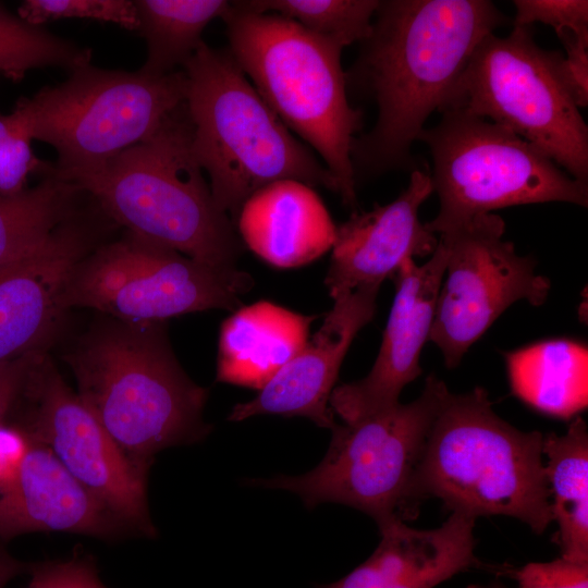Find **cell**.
I'll list each match as a JSON object with an SVG mask.
<instances>
[{"instance_id": "1", "label": "cell", "mask_w": 588, "mask_h": 588, "mask_svg": "<svg viewBox=\"0 0 588 588\" xmlns=\"http://www.w3.org/2000/svg\"><path fill=\"white\" fill-rule=\"evenodd\" d=\"M369 36L345 72L347 90L371 98L375 126L356 137L355 181L416 170L411 147L441 111L477 45L509 19L488 0L380 1Z\"/></svg>"}, {"instance_id": "2", "label": "cell", "mask_w": 588, "mask_h": 588, "mask_svg": "<svg viewBox=\"0 0 588 588\" xmlns=\"http://www.w3.org/2000/svg\"><path fill=\"white\" fill-rule=\"evenodd\" d=\"M64 360L79 399L120 449L145 469L158 452L198 442L210 432L203 419L208 390L180 366L164 321H105L87 332Z\"/></svg>"}, {"instance_id": "3", "label": "cell", "mask_w": 588, "mask_h": 588, "mask_svg": "<svg viewBox=\"0 0 588 588\" xmlns=\"http://www.w3.org/2000/svg\"><path fill=\"white\" fill-rule=\"evenodd\" d=\"M192 135L184 102L148 137L70 182L127 233L211 268L234 269L242 242L213 199Z\"/></svg>"}, {"instance_id": "4", "label": "cell", "mask_w": 588, "mask_h": 588, "mask_svg": "<svg viewBox=\"0 0 588 588\" xmlns=\"http://www.w3.org/2000/svg\"><path fill=\"white\" fill-rule=\"evenodd\" d=\"M542 442L541 432L498 416L483 388L448 391L417 469L415 497L419 503L438 498L474 518L514 517L540 535L553 522Z\"/></svg>"}, {"instance_id": "5", "label": "cell", "mask_w": 588, "mask_h": 588, "mask_svg": "<svg viewBox=\"0 0 588 588\" xmlns=\"http://www.w3.org/2000/svg\"><path fill=\"white\" fill-rule=\"evenodd\" d=\"M222 20L236 64L282 123L321 157L335 193L355 209L351 151L363 112L348 101L344 47L280 15L248 11L238 1H231Z\"/></svg>"}, {"instance_id": "6", "label": "cell", "mask_w": 588, "mask_h": 588, "mask_svg": "<svg viewBox=\"0 0 588 588\" xmlns=\"http://www.w3.org/2000/svg\"><path fill=\"white\" fill-rule=\"evenodd\" d=\"M183 68L193 154L222 211L235 220L253 193L279 180L335 193L324 164L269 108L228 49L203 41Z\"/></svg>"}, {"instance_id": "7", "label": "cell", "mask_w": 588, "mask_h": 588, "mask_svg": "<svg viewBox=\"0 0 588 588\" xmlns=\"http://www.w3.org/2000/svg\"><path fill=\"white\" fill-rule=\"evenodd\" d=\"M448 391L431 373L413 402L335 424L327 454L310 471L249 482L294 492L310 509L326 502L352 506L371 516L378 526L415 519L420 505L414 493L415 477Z\"/></svg>"}, {"instance_id": "8", "label": "cell", "mask_w": 588, "mask_h": 588, "mask_svg": "<svg viewBox=\"0 0 588 588\" xmlns=\"http://www.w3.org/2000/svg\"><path fill=\"white\" fill-rule=\"evenodd\" d=\"M71 72L13 110L32 139L54 148L53 171L66 181L148 137L186 99L184 71L151 76L88 64Z\"/></svg>"}, {"instance_id": "9", "label": "cell", "mask_w": 588, "mask_h": 588, "mask_svg": "<svg viewBox=\"0 0 588 588\" xmlns=\"http://www.w3.org/2000/svg\"><path fill=\"white\" fill-rule=\"evenodd\" d=\"M564 56L539 47L531 26L486 36L440 111L464 110L530 143L588 183V126L564 75Z\"/></svg>"}, {"instance_id": "10", "label": "cell", "mask_w": 588, "mask_h": 588, "mask_svg": "<svg viewBox=\"0 0 588 588\" xmlns=\"http://www.w3.org/2000/svg\"><path fill=\"white\" fill-rule=\"evenodd\" d=\"M441 114L417 137L432 157L430 176L440 200L438 216L425 223L430 232L442 234L511 206L564 201L587 207L588 183L511 130L460 109Z\"/></svg>"}, {"instance_id": "11", "label": "cell", "mask_w": 588, "mask_h": 588, "mask_svg": "<svg viewBox=\"0 0 588 588\" xmlns=\"http://www.w3.org/2000/svg\"><path fill=\"white\" fill-rule=\"evenodd\" d=\"M254 282L131 233L99 244L70 271L60 301L126 322H157L210 309L236 310Z\"/></svg>"}, {"instance_id": "12", "label": "cell", "mask_w": 588, "mask_h": 588, "mask_svg": "<svg viewBox=\"0 0 588 588\" xmlns=\"http://www.w3.org/2000/svg\"><path fill=\"white\" fill-rule=\"evenodd\" d=\"M505 223L481 213L440 234L446 253L445 281L436 303L429 333L448 368L456 367L468 348L512 304L525 299L540 306L550 281L536 273V261L519 256L504 241Z\"/></svg>"}, {"instance_id": "13", "label": "cell", "mask_w": 588, "mask_h": 588, "mask_svg": "<svg viewBox=\"0 0 588 588\" xmlns=\"http://www.w3.org/2000/svg\"><path fill=\"white\" fill-rule=\"evenodd\" d=\"M23 393L33 404L26 426L21 427L28 437L47 446L130 531L154 538L148 469L120 449L46 354L33 368Z\"/></svg>"}, {"instance_id": "14", "label": "cell", "mask_w": 588, "mask_h": 588, "mask_svg": "<svg viewBox=\"0 0 588 588\" xmlns=\"http://www.w3.org/2000/svg\"><path fill=\"white\" fill-rule=\"evenodd\" d=\"M445 264V249L438 242L427 262L417 266L409 259L393 275L395 296L371 370L331 393L330 407L344 422L396 406L404 387L420 376V353L429 340Z\"/></svg>"}, {"instance_id": "15", "label": "cell", "mask_w": 588, "mask_h": 588, "mask_svg": "<svg viewBox=\"0 0 588 588\" xmlns=\"http://www.w3.org/2000/svg\"><path fill=\"white\" fill-rule=\"evenodd\" d=\"M379 287L355 290L334 301L321 327L250 401L238 403L231 421L273 414L302 416L332 429L334 414L329 401L342 362L356 334L375 316Z\"/></svg>"}, {"instance_id": "16", "label": "cell", "mask_w": 588, "mask_h": 588, "mask_svg": "<svg viewBox=\"0 0 588 588\" xmlns=\"http://www.w3.org/2000/svg\"><path fill=\"white\" fill-rule=\"evenodd\" d=\"M432 192L430 174L416 169L396 199L369 211H355L336 226L324 279L333 299L358 289H380L405 261L432 255L439 238L418 216Z\"/></svg>"}, {"instance_id": "17", "label": "cell", "mask_w": 588, "mask_h": 588, "mask_svg": "<svg viewBox=\"0 0 588 588\" xmlns=\"http://www.w3.org/2000/svg\"><path fill=\"white\" fill-rule=\"evenodd\" d=\"M97 235L94 222L78 213L38 253L0 268V363L42 351L65 310V280L98 246Z\"/></svg>"}, {"instance_id": "18", "label": "cell", "mask_w": 588, "mask_h": 588, "mask_svg": "<svg viewBox=\"0 0 588 588\" xmlns=\"http://www.w3.org/2000/svg\"><path fill=\"white\" fill-rule=\"evenodd\" d=\"M35 531L110 540L130 529L47 446L34 442L16 477L0 487V539Z\"/></svg>"}, {"instance_id": "19", "label": "cell", "mask_w": 588, "mask_h": 588, "mask_svg": "<svg viewBox=\"0 0 588 588\" xmlns=\"http://www.w3.org/2000/svg\"><path fill=\"white\" fill-rule=\"evenodd\" d=\"M475 520L452 512L434 529H415L400 520L383 524L375 552L343 578L320 588H434L480 566Z\"/></svg>"}, {"instance_id": "20", "label": "cell", "mask_w": 588, "mask_h": 588, "mask_svg": "<svg viewBox=\"0 0 588 588\" xmlns=\"http://www.w3.org/2000/svg\"><path fill=\"white\" fill-rule=\"evenodd\" d=\"M234 221L241 242L277 268L316 260L332 248L336 232L315 189L296 180L259 188L243 203Z\"/></svg>"}, {"instance_id": "21", "label": "cell", "mask_w": 588, "mask_h": 588, "mask_svg": "<svg viewBox=\"0 0 588 588\" xmlns=\"http://www.w3.org/2000/svg\"><path fill=\"white\" fill-rule=\"evenodd\" d=\"M315 318L268 301L236 309L221 324L217 381L260 390L306 345Z\"/></svg>"}, {"instance_id": "22", "label": "cell", "mask_w": 588, "mask_h": 588, "mask_svg": "<svg viewBox=\"0 0 588 588\" xmlns=\"http://www.w3.org/2000/svg\"><path fill=\"white\" fill-rule=\"evenodd\" d=\"M512 392L538 412L569 419L588 405V350L552 339L504 354Z\"/></svg>"}, {"instance_id": "23", "label": "cell", "mask_w": 588, "mask_h": 588, "mask_svg": "<svg viewBox=\"0 0 588 588\" xmlns=\"http://www.w3.org/2000/svg\"><path fill=\"white\" fill-rule=\"evenodd\" d=\"M542 454L551 493L553 541L561 556L588 562V430L577 416L564 434L543 436Z\"/></svg>"}, {"instance_id": "24", "label": "cell", "mask_w": 588, "mask_h": 588, "mask_svg": "<svg viewBox=\"0 0 588 588\" xmlns=\"http://www.w3.org/2000/svg\"><path fill=\"white\" fill-rule=\"evenodd\" d=\"M44 179L32 188L0 194V268L35 255L58 229L78 213L86 193L61 179L48 164Z\"/></svg>"}, {"instance_id": "25", "label": "cell", "mask_w": 588, "mask_h": 588, "mask_svg": "<svg viewBox=\"0 0 588 588\" xmlns=\"http://www.w3.org/2000/svg\"><path fill=\"white\" fill-rule=\"evenodd\" d=\"M138 29L147 59L139 69L151 76L174 72L198 49L205 27L229 11L226 0H136Z\"/></svg>"}, {"instance_id": "26", "label": "cell", "mask_w": 588, "mask_h": 588, "mask_svg": "<svg viewBox=\"0 0 588 588\" xmlns=\"http://www.w3.org/2000/svg\"><path fill=\"white\" fill-rule=\"evenodd\" d=\"M379 0H247L246 10L272 13L297 23L307 32L346 47L365 40Z\"/></svg>"}, {"instance_id": "27", "label": "cell", "mask_w": 588, "mask_h": 588, "mask_svg": "<svg viewBox=\"0 0 588 588\" xmlns=\"http://www.w3.org/2000/svg\"><path fill=\"white\" fill-rule=\"evenodd\" d=\"M91 50L34 26L0 5V72L21 81L37 68L62 66L71 71L90 64Z\"/></svg>"}, {"instance_id": "28", "label": "cell", "mask_w": 588, "mask_h": 588, "mask_svg": "<svg viewBox=\"0 0 588 588\" xmlns=\"http://www.w3.org/2000/svg\"><path fill=\"white\" fill-rule=\"evenodd\" d=\"M17 16L34 26L60 19H90L138 29L135 1L131 0H26Z\"/></svg>"}, {"instance_id": "29", "label": "cell", "mask_w": 588, "mask_h": 588, "mask_svg": "<svg viewBox=\"0 0 588 588\" xmlns=\"http://www.w3.org/2000/svg\"><path fill=\"white\" fill-rule=\"evenodd\" d=\"M514 26H531L541 22L555 33L571 29L588 37V1L586 0H515Z\"/></svg>"}, {"instance_id": "30", "label": "cell", "mask_w": 588, "mask_h": 588, "mask_svg": "<svg viewBox=\"0 0 588 588\" xmlns=\"http://www.w3.org/2000/svg\"><path fill=\"white\" fill-rule=\"evenodd\" d=\"M32 137L26 127L0 145V194L23 191L32 171H44L48 166L36 158Z\"/></svg>"}, {"instance_id": "31", "label": "cell", "mask_w": 588, "mask_h": 588, "mask_svg": "<svg viewBox=\"0 0 588 588\" xmlns=\"http://www.w3.org/2000/svg\"><path fill=\"white\" fill-rule=\"evenodd\" d=\"M519 588H588V562L559 558L531 562L513 573Z\"/></svg>"}, {"instance_id": "32", "label": "cell", "mask_w": 588, "mask_h": 588, "mask_svg": "<svg viewBox=\"0 0 588 588\" xmlns=\"http://www.w3.org/2000/svg\"><path fill=\"white\" fill-rule=\"evenodd\" d=\"M27 588H102L95 564L89 558L49 561L33 565Z\"/></svg>"}, {"instance_id": "33", "label": "cell", "mask_w": 588, "mask_h": 588, "mask_svg": "<svg viewBox=\"0 0 588 588\" xmlns=\"http://www.w3.org/2000/svg\"><path fill=\"white\" fill-rule=\"evenodd\" d=\"M563 44L564 75L578 108L588 105V37L565 29L556 34Z\"/></svg>"}, {"instance_id": "34", "label": "cell", "mask_w": 588, "mask_h": 588, "mask_svg": "<svg viewBox=\"0 0 588 588\" xmlns=\"http://www.w3.org/2000/svg\"><path fill=\"white\" fill-rule=\"evenodd\" d=\"M44 354V351L33 352L0 363V425L3 424L15 400L23 393L33 368Z\"/></svg>"}, {"instance_id": "35", "label": "cell", "mask_w": 588, "mask_h": 588, "mask_svg": "<svg viewBox=\"0 0 588 588\" xmlns=\"http://www.w3.org/2000/svg\"><path fill=\"white\" fill-rule=\"evenodd\" d=\"M33 443L22 428L0 425V487L16 477Z\"/></svg>"}, {"instance_id": "36", "label": "cell", "mask_w": 588, "mask_h": 588, "mask_svg": "<svg viewBox=\"0 0 588 588\" xmlns=\"http://www.w3.org/2000/svg\"><path fill=\"white\" fill-rule=\"evenodd\" d=\"M29 568L30 566L16 560L0 547V588H4L10 580Z\"/></svg>"}, {"instance_id": "37", "label": "cell", "mask_w": 588, "mask_h": 588, "mask_svg": "<svg viewBox=\"0 0 588 588\" xmlns=\"http://www.w3.org/2000/svg\"><path fill=\"white\" fill-rule=\"evenodd\" d=\"M26 127L21 117L13 111L10 114H0V145L12 135Z\"/></svg>"}, {"instance_id": "38", "label": "cell", "mask_w": 588, "mask_h": 588, "mask_svg": "<svg viewBox=\"0 0 588 588\" xmlns=\"http://www.w3.org/2000/svg\"><path fill=\"white\" fill-rule=\"evenodd\" d=\"M467 588H507V587L500 583H490L486 585H469Z\"/></svg>"}, {"instance_id": "39", "label": "cell", "mask_w": 588, "mask_h": 588, "mask_svg": "<svg viewBox=\"0 0 588 588\" xmlns=\"http://www.w3.org/2000/svg\"><path fill=\"white\" fill-rule=\"evenodd\" d=\"M102 588H105V587H102Z\"/></svg>"}]
</instances>
